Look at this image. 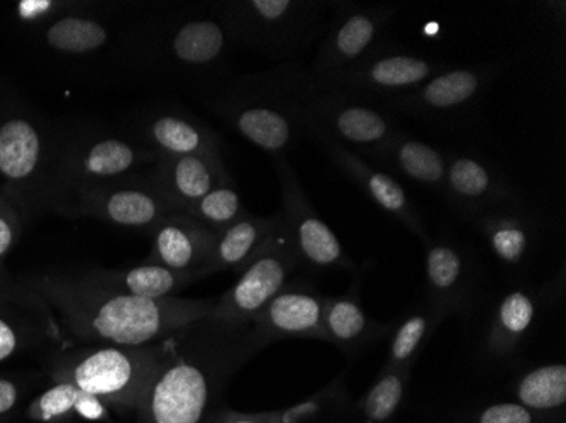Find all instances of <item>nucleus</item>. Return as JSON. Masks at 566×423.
Returning <instances> with one entry per match:
<instances>
[{
    "instance_id": "1",
    "label": "nucleus",
    "mask_w": 566,
    "mask_h": 423,
    "mask_svg": "<svg viewBox=\"0 0 566 423\" xmlns=\"http://www.w3.org/2000/svg\"><path fill=\"white\" fill-rule=\"evenodd\" d=\"M262 351L251 324L197 320L161 339V359L139 403V423H203L231 378Z\"/></svg>"
},
{
    "instance_id": "2",
    "label": "nucleus",
    "mask_w": 566,
    "mask_h": 423,
    "mask_svg": "<svg viewBox=\"0 0 566 423\" xmlns=\"http://www.w3.org/2000/svg\"><path fill=\"white\" fill-rule=\"evenodd\" d=\"M237 47L214 6H139L132 73L200 98L233 78Z\"/></svg>"
},
{
    "instance_id": "3",
    "label": "nucleus",
    "mask_w": 566,
    "mask_h": 423,
    "mask_svg": "<svg viewBox=\"0 0 566 423\" xmlns=\"http://www.w3.org/2000/svg\"><path fill=\"white\" fill-rule=\"evenodd\" d=\"M34 294L59 311L66 330L85 343L146 346L214 314L216 298H139L94 285L84 276H40Z\"/></svg>"
},
{
    "instance_id": "4",
    "label": "nucleus",
    "mask_w": 566,
    "mask_h": 423,
    "mask_svg": "<svg viewBox=\"0 0 566 423\" xmlns=\"http://www.w3.org/2000/svg\"><path fill=\"white\" fill-rule=\"evenodd\" d=\"M317 92L301 62L234 75L224 87L200 98L209 113L270 158H287L308 136L307 109Z\"/></svg>"
},
{
    "instance_id": "5",
    "label": "nucleus",
    "mask_w": 566,
    "mask_h": 423,
    "mask_svg": "<svg viewBox=\"0 0 566 423\" xmlns=\"http://www.w3.org/2000/svg\"><path fill=\"white\" fill-rule=\"evenodd\" d=\"M60 127L14 98L0 101V193L22 221L53 210Z\"/></svg>"
},
{
    "instance_id": "6",
    "label": "nucleus",
    "mask_w": 566,
    "mask_h": 423,
    "mask_svg": "<svg viewBox=\"0 0 566 423\" xmlns=\"http://www.w3.org/2000/svg\"><path fill=\"white\" fill-rule=\"evenodd\" d=\"M139 6L88 4L34 31V43L82 73H132Z\"/></svg>"
},
{
    "instance_id": "7",
    "label": "nucleus",
    "mask_w": 566,
    "mask_h": 423,
    "mask_svg": "<svg viewBox=\"0 0 566 423\" xmlns=\"http://www.w3.org/2000/svg\"><path fill=\"white\" fill-rule=\"evenodd\" d=\"M161 359V340L146 346L87 343L55 356L53 383H69L116 410H138Z\"/></svg>"
},
{
    "instance_id": "8",
    "label": "nucleus",
    "mask_w": 566,
    "mask_h": 423,
    "mask_svg": "<svg viewBox=\"0 0 566 423\" xmlns=\"http://www.w3.org/2000/svg\"><path fill=\"white\" fill-rule=\"evenodd\" d=\"M214 11L237 46L280 63L297 62L326 30V2L319 0H228Z\"/></svg>"
},
{
    "instance_id": "9",
    "label": "nucleus",
    "mask_w": 566,
    "mask_h": 423,
    "mask_svg": "<svg viewBox=\"0 0 566 423\" xmlns=\"http://www.w3.org/2000/svg\"><path fill=\"white\" fill-rule=\"evenodd\" d=\"M161 158L123 130L101 126L60 127L59 171L53 212L98 184L145 173Z\"/></svg>"
},
{
    "instance_id": "10",
    "label": "nucleus",
    "mask_w": 566,
    "mask_h": 423,
    "mask_svg": "<svg viewBox=\"0 0 566 423\" xmlns=\"http://www.w3.org/2000/svg\"><path fill=\"white\" fill-rule=\"evenodd\" d=\"M307 129L329 136L364 156L389 141L402 127L384 102L353 92L317 87L308 104Z\"/></svg>"
},
{
    "instance_id": "11",
    "label": "nucleus",
    "mask_w": 566,
    "mask_h": 423,
    "mask_svg": "<svg viewBox=\"0 0 566 423\" xmlns=\"http://www.w3.org/2000/svg\"><path fill=\"white\" fill-rule=\"evenodd\" d=\"M453 65L457 63L450 60L416 55L400 46L381 43L361 62L316 84L319 88L353 92L385 102L416 91L429 78Z\"/></svg>"
},
{
    "instance_id": "12",
    "label": "nucleus",
    "mask_w": 566,
    "mask_h": 423,
    "mask_svg": "<svg viewBox=\"0 0 566 423\" xmlns=\"http://www.w3.org/2000/svg\"><path fill=\"white\" fill-rule=\"evenodd\" d=\"M501 72L497 65L458 66L443 70L400 97L385 101L394 116L453 126L475 113L476 105Z\"/></svg>"
},
{
    "instance_id": "13",
    "label": "nucleus",
    "mask_w": 566,
    "mask_h": 423,
    "mask_svg": "<svg viewBox=\"0 0 566 423\" xmlns=\"http://www.w3.org/2000/svg\"><path fill=\"white\" fill-rule=\"evenodd\" d=\"M301 266L282 214L262 250L241 269L240 279L216 298L212 317L231 324H251L270 300L287 285L289 276Z\"/></svg>"
},
{
    "instance_id": "14",
    "label": "nucleus",
    "mask_w": 566,
    "mask_h": 423,
    "mask_svg": "<svg viewBox=\"0 0 566 423\" xmlns=\"http://www.w3.org/2000/svg\"><path fill=\"white\" fill-rule=\"evenodd\" d=\"M149 170L85 190L70 199L59 214L66 218L97 219L107 224L151 234L153 229L168 214L180 210H175L157 189V184L153 183Z\"/></svg>"
},
{
    "instance_id": "15",
    "label": "nucleus",
    "mask_w": 566,
    "mask_h": 423,
    "mask_svg": "<svg viewBox=\"0 0 566 423\" xmlns=\"http://www.w3.org/2000/svg\"><path fill=\"white\" fill-rule=\"evenodd\" d=\"M280 189H282V219L301 266L319 272L353 269L355 264L339 243L338 235L319 218L305 195L297 173L287 158H273Z\"/></svg>"
},
{
    "instance_id": "16",
    "label": "nucleus",
    "mask_w": 566,
    "mask_h": 423,
    "mask_svg": "<svg viewBox=\"0 0 566 423\" xmlns=\"http://www.w3.org/2000/svg\"><path fill=\"white\" fill-rule=\"evenodd\" d=\"M333 21L327 25L317 47L311 73L319 82L334 73L349 68L381 44L387 25L396 18L399 8L390 4H334Z\"/></svg>"
},
{
    "instance_id": "17",
    "label": "nucleus",
    "mask_w": 566,
    "mask_h": 423,
    "mask_svg": "<svg viewBox=\"0 0 566 423\" xmlns=\"http://www.w3.org/2000/svg\"><path fill=\"white\" fill-rule=\"evenodd\" d=\"M127 138L160 158L221 149L222 136L180 104H155L129 114L120 127Z\"/></svg>"
},
{
    "instance_id": "18",
    "label": "nucleus",
    "mask_w": 566,
    "mask_h": 423,
    "mask_svg": "<svg viewBox=\"0 0 566 423\" xmlns=\"http://www.w3.org/2000/svg\"><path fill=\"white\" fill-rule=\"evenodd\" d=\"M443 197L470 221L521 203L517 184L504 171L483 156L463 151L447 152Z\"/></svg>"
},
{
    "instance_id": "19",
    "label": "nucleus",
    "mask_w": 566,
    "mask_h": 423,
    "mask_svg": "<svg viewBox=\"0 0 566 423\" xmlns=\"http://www.w3.org/2000/svg\"><path fill=\"white\" fill-rule=\"evenodd\" d=\"M426 250V302L444 319H467L476 294V264L472 254L451 235L431 237Z\"/></svg>"
},
{
    "instance_id": "20",
    "label": "nucleus",
    "mask_w": 566,
    "mask_h": 423,
    "mask_svg": "<svg viewBox=\"0 0 566 423\" xmlns=\"http://www.w3.org/2000/svg\"><path fill=\"white\" fill-rule=\"evenodd\" d=\"M316 139L324 152L329 156L333 161L353 183L358 187L378 209L384 210L385 214L397 219L400 224L406 225L410 232H415L422 244L429 240L428 231H426L424 222L418 212V207L410 200L409 193L406 192L402 184L381 170L375 167L370 161L365 160L364 156L356 155L346 146L334 141L329 136L321 135V133H308Z\"/></svg>"
},
{
    "instance_id": "21",
    "label": "nucleus",
    "mask_w": 566,
    "mask_h": 423,
    "mask_svg": "<svg viewBox=\"0 0 566 423\" xmlns=\"http://www.w3.org/2000/svg\"><path fill=\"white\" fill-rule=\"evenodd\" d=\"M324 297L307 283H287L254 317L251 332L266 348L282 339L326 340L323 324Z\"/></svg>"
},
{
    "instance_id": "22",
    "label": "nucleus",
    "mask_w": 566,
    "mask_h": 423,
    "mask_svg": "<svg viewBox=\"0 0 566 423\" xmlns=\"http://www.w3.org/2000/svg\"><path fill=\"white\" fill-rule=\"evenodd\" d=\"M149 263L160 264L175 272L199 276L211 260L218 234L190 218L187 212H171L153 229Z\"/></svg>"
},
{
    "instance_id": "23",
    "label": "nucleus",
    "mask_w": 566,
    "mask_h": 423,
    "mask_svg": "<svg viewBox=\"0 0 566 423\" xmlns=\"http://www.w3.org/2000/svg\"><path fill=\"white\" fill-rule=\"evenodd\" d=\"M149 175L153 183L157 184V189L175 210H186L231 173L224 167L221 149H212L161 158L158 163L153 165Z\"/></svg>"
},
{
    "instance_id": "24",
    "label": "nucleus",
    "mask_w": 566,
    "mask_h": 423,
    "mask_svg": "<svg viewBox=\"0 0 566 423\" xmlns=\"http://www.w3.org/2000/svg\"><path fill=\"white\" fill-rule=\"evenodd\" d=\"M548 302V289L514 286L499 298L485 330V351L505 361L520 351Z\"/></svg>"
},
{
    "instance_id": "25",
    "label": "nucleus",
    "mask_w": 566,
    "mask_h": 423,
    "mask_svg": "<svg viewBox=\"0 0 566 423\" xmlns=\"http://www.w3.org/2000/svg\"><path fill=\"white\" fill-rule=\"evenodd\" d=\"M364 158L387 173L399 175L441 195L444 193L447 152L415 138L403 129L389 141L364 155Z\"/></svg>"
},
{
    "instance_id": "26",
    "label": "nucleus",
    "mask_w": 566,
    "mask_h": 423,
    "mask_svg": "<svg viewBox=\"0 0 566 423\" xmlns=\"http://www.w3.org/2000/svg\"><path fill=\"white\" fill-rule=\"evenodd\" d=\"M486 246L505 268L520 269L530 263L539 240V219L523 203L492 210L473 219Z\"/></svg>"
},
{
    "instance_id": "27",
    "label": "nucleus",
    "mask_w": 566,
    "mask_h": 423,
    "mask_svg": "<svg viewBox=\"0 0 566 423\" xmlns=\"http://www.w3.org/2000/svg\"><path fill=\"white\" fill-rule=\"evenodd\" d=\"M323 324L327 342L352 359L367 351L378 339L389 337L392 327V324L377 322L367 314L359 298L358 279L346 294L324 297Z\"/></svg>"
},
{
    "instance_id": "28",
    "label": "nucleus",
    "mask_w": 566,
    "mask_h": 423,
    "mask_svg": "<svg viewBox=\"0 0 566 423\" xmlns=\"http://www.w3.org/2000/svg\"><path fill=\"white\" fill-rule=\"evenodd\" d=\"M50 317L48 305L33 289L0 285V362L53 334L55 326Z\"/></svg>"
},
{
    "instance_id": "29",
    "label": "nucleus",
    "mask_w": 566,
    "mask_h": 423,
    "mask_svg": "<svg viewBox=\"0 0 566 423\" xmlns=\"http://www.w3.org/2000/svg\"><path fill=\"white\" fill-rule=\"evenodd\" d=\"M82 276L94 285L113 292L155 300L177 297L187 286L199 282V276L193 273L175 272L149 261L132 268L94 269Z\"/></svg>"
},
{
    "instance_id": "30",
    "label": "nucleus",
    "mask_w": 566,
    "mask_h": 423,
    "mask_svg": "<svg viewBox=\"0 0 566 423\" xmlns=\"http://www.w3.org/2000/svg\"><path fill=\"white\" fill-rule=\"evenodd\" d=\"M279 222L280 214L272 215V218H259V215L247 212L234 224L219 232L211 260L200 273V278H208V276L226 272V269L241 273V269L250 263L251 257L262 250Z\"/></svg>"
},
{
    "instance_id": "31",
    "label": "nucleus",
    "mask_w": 566,
    "mask_h": 423,
    "mask_svg": "<svg viewBox=\"0 0 566 423\" xmlns=\"http://www.w3.org/2000/svg\"><path fill=\"white\" fill-rule=\"evenodd\" d=\"M111 412L109 405L73 384L53 383L30 403L25 416L33 423L102 422L111 419Z\"/></svg>"
},
{
    "instance_id": "32",
    "label": "nucleus",
    "mask_w": 566,
    "mask_h": 423,
    "mask_svg": "<svg viewBox=\"0 0 566 423\" xmlns=\"http://www.w3.org/2000/svg\"><path fill=\"white\" fill-rule=\"evenodd\" d=\"M444 320L441 311L426 300L407 311L402 319L392 322L390 327L389 352L385 366L415 368L419 356Z\"/></svg>"
},
{
    "instance_id": "33",
    "label": "nucleus",
    "mask_w": 566,
    "mask_h": 423,
    "mask_svg": "<svg viewBox=\"0 0 566 423\" xmlns=\"http://www.w3.org/2000/svg\"><path fill=\"white\" fill-rule=\"evenodd\" d=\"M514 402L543 415L565 416L566 366L565 362L527 369L511 384Z\"/></svg>"
},
{
    "instance_id": "34",
    "label": "nucleus",
    "mask_w": 566,
    "mask_h": 423,
    "mask_svg": "<svg viewBox=\"0 0 566 423\" xmlns=\"http://www.w3.org/2000/svg\"><path fill=\"white\" fill-rule=\"evenodd\" d=\"M409 368L384 366L370 390L349 406V423H394L409 390Z\"/></svg>"
},
{
    "instance_id": "35",
    "label": "nucleus",
    "mask_w": 566,
    "mask_h": 423,
    "mask_svg": "<svg viewBox=\"0 0 566 423\" xmlns=\"http://www.w3.org/2000/svg\"><path fill=\"white\" fill-rule=\"evenodd\" d=\"M182 212H187L190 218L219 234L234 224L238 219L243 218L248 209L238 192L233 175H229L221 183L216 184L211 192L206 193L202 199L197 200Z\"/></svg>"
},
{
    "instance_id": "36",
    "label": "nucleus",
    "mask_w": 566,
    "mask_h": 423,
    "mask_svg": "<svg viewBox=\"0 0 566 423\" xmlns=\"http://www.w3.org/2000/svg\"><path fill=\"white\" fill-rule=\"evenodd\" d=\"M349 406L352 402L342 374L307 400L289 409L275 410V415L279 423H317L346 415Z\"/></svg>"
},
{
    "instance_id": "37",
    "label": "nucleus",
    "mask_w": 566,
    "mask_h": 423,
    "mask_svg": "<svg viewBox=\"0 0 566 423\" xmlns=\"http://www.w3.org/2000/svg\"><path fill=\"white\" fill-rule=\"evenodd\" d=\"M81 4L82 2H69V0H21L12 8V15L18 24L28 28L30 33H34L44 25L76 11Z\"/></svg>"
},
{
    "instance_id": "38",
    "label": "nucleus",
    "mask_w": 566,
    "mask_h": 423,
    "mask_svg": "<svg viewBox=\"0 0 566 423\" xmlns=\"http://www.w3.org/2000/svg\"><path fill=\"white\" fill-rule=\"evenodd\" d=\"M470 423H563V420H558V416L533 412L517 402H499L480 409Z\"/></svg>"
},
{
    "instance_id": "39",
    "label": "nucleus",
    "mask_w": 566,
    "mask_h": 423,
    "mask_svg": "<svg viewBox=\"0 0 566 423\" xmlns=\"http://www.w3.org/2000/svg\"><path fill=\"white\" fill-rule=\"evenodd\" d=\"M22 228H24V221L18 210L0 193V268H2L6 256L18 244Z\"/></svg>"
},
{
    "instance_id": "40",
    "label": "nucleus",
    "mask_w": 566,
    "mask_h": 423,
    "mask_svg": "<svg viewBox=\"0 0 566 423\" xmlns=\"http://www.w3.org/2000/svg\"><path fill=\"white\" fill-rule=\"evenodd\" d=\"M203 423H279L273 412L247 413L237 410L216 409L209 413Z\"/></svg>"
},
{
    "instance_id": "41",
    "label": "nucleus",
    "mask_w": 566,
    "mask_h": 423,
    "mask_svg": "<svg viewBox=\"0 0 566 423\" xmlns=\"http://www.w3.org/2000/svg\"><path fill=\"white\" fill-rule=\"evenodd\" d=\"M21 400V384L12 378L0 377V422H4L12 413H15Z\"/></svg>"
}]
</instances>
